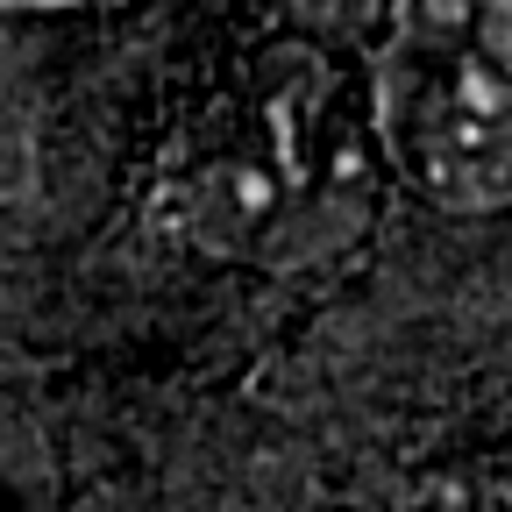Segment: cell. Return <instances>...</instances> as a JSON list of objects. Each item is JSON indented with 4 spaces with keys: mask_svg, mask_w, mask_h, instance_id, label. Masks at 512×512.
Listing matches in <instances>:
<instances>
[{
    "mask_svg": "<svg viewBox=\"0 0 512 512\" xmlns=\"http://www.w3.org/2000/svg\"><path fill=\"white\" fill-rule=\"evenodd\" d=\"M377 143L320 43H264L185 100L150 164V221L207 264L313 271L363 242Z\"/></svg>",
    "mask_w": 512,
    "mask_h": 512,
    "instance_id": "6da1fadb",
    "label": "cell"
},
{
    "mask_svg": "<svg viewBox=\"0 0 512 512\" xmlns=\"http://www.w3.org/2000/svg\"><path fill=\"white\" fill-rule=\"evenodd\" d=\"M0 157H8V86H0Z\"/></svg>",
    "mask_w": 512,
    "mask_h": 512,
    "instance_id": "3957f363",
    "label": "cell"
},
{
    "mask_svg": "<svg viewBox=\"0 0 512 512\" xmlns=\"http://www.w3.org/2000/svg\"><path fill=\"white\" fill-rule=\"evenodd\" d=\"M0 512H8V505H0Z\"/></svg>",
    "mask_w": 512,
    "mask_h": 512,
    "instance_id": "277c9868",
    "label": "cell"
},
{
    "mask_svg": "<svg viewBox=\"0 0 512 512\" xmlns=\"http://www.w3.org/2000/svg\"><path fill=\"white\" fill-rule=\"evenodd\" d=\"M363 121L413 200L498 214L512 200V0H384Z\"/></svg>",
    "mask_w": 512,
    "mask_h": 512,
    "instance_id": "7a4b0ae2",
    "label": "cell"
}]
</instances>
